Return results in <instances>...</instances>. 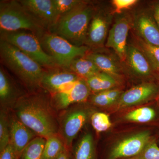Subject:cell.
Returning a JSON list of instances; mask_svg holds the SVG:
<instances>
[{"label": "cell", "mask_w": 159, "mask_h": 159, "mask_svg": "<svg viewBox=\"0 0 159 159\" xmlns=\"http://www.w3.org/2000/svg\"><path fill=\"white\" fill-rule=\"evenodd\" d=\"M128 69L135 76L141 78L156 77V74L148 59L136 47L132 44H128L126 58L124 63Z\"/></svg>", "instance_id": "2e32d148"}, {"label": "cell", "mask_w": 159, "mask_h": 159, "mask_svg": "<svg viewBox=\"0 0 159 159\" xmlns=\"http://www.w3.org/2000/svg\"><path fill=\"white\" fill-rule=\"evenodd\" d=\"M10 141L9 123L6 114L1 111L0 116V152L9 145Z\"/></svg>", "instance_id": "f1b7e54d"}, {"label": "cell", "mask_w": 159, "mask_h": 159, "mask_svg": "<svg viewBox=\"0 0 159 159\" xmlns=\"http://www.w3.org/2000/svg\"><path fill=\"white\" fill-rule=\"evenodd\" d=\"M138 0H113L112 1L114 10L112 13L120 14L122 11L129 9L136 5Z\"/></svg>", "instance_id": "1f68e13d"}, {"label": "cell", "mask_w": 159, "mask_h": 159, "mask_svg": "<svg viewBox=\"0 0 159 159\" xmlns=\"http://www.w3.org/2000/svg\"><path fill=\"white\" fill-rule=\"evenodd\" d=\"M74 159H97L93 138L90 133L85 134L78 142Z\"/></svg>", "instance_id": "603a6c76"}, {"label": "cell", "mask_w": 159, "mask_h": 159, "mask_svg": "<svg viewBox=\"0 0 159 159\" xmlns=\"http://www.w3.org/2000/svg\"><path fill=\"white\" fill-rule=\"evenodd\" d=\"M25 95L20 94L8 71L1 65L0 67V100L3 104L15 102Z\"/></svg>", "instance_id": "d6986e66"}, {"label": "cell", "mask_w": 159, "mask_h": 159, "mask_svg": "<svg viewBox=\"0 0 159 159\" xmlns=\"http://www.w3.org/2000/svg\"><path fill=\"white\" fill-rule=\"evenodd\" d=\"M92 115L91 111L85 107H76L68 111L64 115L61 122V131L68 148Z\"/></svg>", "instance_id": "9c48e42d"}, {"label": "cell", "mask_w": 159, "mask_h": 159, "mask_svg": "<svg viewBox=\"0 0 159 159\" xmlns=\"http://www.w3.org/2000/svg\"><path fill=\"white\" fill-rule=\"evenodd\" d=\"M14 107L17 119L38 136L47 139L57 134V122L43 94L25 95L15 102Z\"/></svg>", "instance_id": "6da1fadb"}, {"label": "cell", "mask_w": 159, "mask_h": 159, "mask_svg": "<svg viewBox=\"0 0 159 159\" xmlns=\"http://www.w3.org/2000/svg\"><path fill=\"white\" fill-rule=\"evenodd\" d=\"M108 18L97 9L89 26L85 46L89 49L102 48L108 36Z\"/></svg>", "instance_id": "9a60e30c"}, {"label": "cell", "mask_w": 159, "mask_h": 159, "mask_svg": "<svg viewBox=\"0 0 159 159\" xmlns=\"http://www.w3.org/2000/svg\"><path fill=\"white\" fill-rule=\"evenodd\" d=\"M91 93L85 80L80 79L70 89L52 95L51 103L57 110L65 109L73 104L85 102Z\"/></svg>", "instance_id": "4fadbf2b"}, {"label": "cell", "mask_w": 159, "mask_h": 159, "mask_svg": "<svg viewBox=\"0 0 159 159\" xmlns=\"http://www.w3.org/2000/svg\"><path fill=\"white\" fill-rule=\"evenodd\" d=\"M127 159H136L134 157H132V158H128Z\"/></svg>", "instance_id": "8d00e7d4"}, {"label": "cell", "mask_w": 159, "mask_h": 159, "mask_svg": "<svg viewBox=\"0 0 159 159\" xmlns=\"http://www.w3.org/2000/svg\"><path fill=\"white\" fill-rule=\"evenodd\" d=\"M156 116V112L153 108L143 107L129 112L124 118L129 122L145 123L153 121Z\"/></svg>", "instance_id": "484cf974"}, {"label": "cell", "mask_w": 159, "mask_h": 159, "mask_svg": "<svg viewBox=\"0 0 159 159\" xmlns=\"http://www.w3.org/2000/svg\"><path fill=\"white\" fill-rule=\"evenodd\" d=\"M68 69L85 80L101 72L93 61L84 56L74 59Z\"/></svg>", "instance_id": "7402d4cb"}, {"label": "cell", "mask_w": 159, "mask_h": 159, "mask_svg": "<svg viewBox=\"0 0 159 159\" xmlns=\"http://www.w3.org/2000/svg\"><path fill=\"white\" fill-rule=\"evenodd\" d=\"M136 159H159V147L154 139H152Z\"/></svg>", "instance_id": "f546056e"}, {"label": "cell", "mask_w": 159, "mask_h": 159, "mask_svg": "<svg viewBox=\"0 0 159 159\" xmlns=\"http://www.w3.org/2000/svg\"><path fill=\"white\" fill-rule=\"evenodd\" d=\"M46 140L43 137H35L23 151L20 159H42Z\"/></svg>", "instance_id": "d4e9b609"}, {"label": "cell", "mask_w": 159, "mask_h": 159, "mask_svg": "<svg viewBox=\"0 0 159 159\" xmlns=\"http://www.w3.org/2000/svg\"><path fill=\"white\" fill-rule=\"evenodd\" d=\"M97 9L89 2L83 1L71 11L61 16L48 31L74 45L85 46L89 26Z\"/></svg>", "instance_id": "7a4b0ae2"}, {"label": "cell", "mask_w": 159, "mask_h": 159, "mask_svg": "<svg viewBox=\"0 0 159 159\" xmlns=\"http://www.w3.org/2000/svg\"><path fill=\"white\" fill-rule=\"evenodd\" d=\"M91 92L94 93L118 88L120 80L115 77L100 72L85 80Z\"/></svg>", "instance_id": "44dd1931"}, {"label": "cell", "mask_w": 159, "mask_h": 159, "mask_svg": "<svg viewBox=\"0 0 159 159\" xmlns=\"http://www.w3.org/2000/svg\"><path fill=\"white\" fill-rule=\"evenodd\" d=\"M1 40L13 45L45 70L59 67L44 51L39 39L30 31H0Z\"/></svg>", "instance_id": "5b68a950"}, {"label": "cell", "mask_w": 159, "mask_h": 159, "mask_svg": "<svg viewBox=\"0 0 159 159\" xmlns=\"http://www.w3.org/2000/svg\"><path fill=\"white\" fill-rule=\"evenodd\" d=\"M0 31H27L39 39L47 31L19 1H1Z\"/></svg>", "instance_id": "277c9868"}, {"label": "cell", "mask_w": 159, "mask_h": 159, "mask_svg": "<svg viewBox=\"0 0 159 159\" xmlns=\"http://www.w3.org/2000/svg\"><path fill=\"white\" fill-rule=\"evenodd\" d=\"M79 79L77 75L68 69H48L43 75L41 87L53 95L72 88Z\"/></svg>", "instance_id": "8fae6325"}, {"label": "cell", "mask_w": 159, "mask_h": 159, "mask_svg": "<svg viewBox=\"0 0 159 159\" xmlns=\"http://www.w3.org/2000/svg\"><path fill=\"white\" fill-rule=\"evenodd\" d=\"M123 92L120 89L116 88L96 93L91 97V101L99 107H107L116 104Z\"/></svg>", "instance_id": "cb8c5ba5"}, {"label": "cell", "mask_w": 159, "mask_h": 159, "mask_svg": "<svg viewBox=\"0 0 159 159\" xmlns=\"http://www.w3.org/2000/svg\"><path fill=\"white\" fill-rule=\"evenodd\" d=\"M131 30L132 44L139 49L144 54L150 63L154 72L159 74V47L151 45L138 36Z\"/></svg>", "instance_id": "ffe728a7"}, {"label": "cell", "mask_w": 159, "mask_h": 159, "mask_svg": "<svg viewBox=\"0 0 159 159\" xmlns=\"http://www.w3.org/2000/svg\"><path fill=\"white\" fill-rule=\"evenodd\" d=\"M133 25V17L125 14L117 19L109 31L105 47L112 49L119 60L124 63L128 45L127 38Z\"/></svg>", "instance_id": "52a82bcc"}, {"label": "cell", "mask_w": 159, "mask_h": 159, "mask_svg": "<svg viewBox=\"0 0 159 159\" xmlns=\"http://www.w3.org/2000/svg\"><path fill=\"white\" fill-rule=\"evenodd\" d=\"M9 126V144L14 148L17 159H20L23 151L36 134L18 119L11 120Z\"/></svg>", "instance_id": "e0dca14e"}, {"label": "cell", "mask_w": 159, "mask_h": 159, "mask_svg": "<svg viewBox=\"0 0 159 159\" xmlns=\"http://www.w3.org/2000/svg\"><path fill=\"white\" fill-rule=\"evenodd\" d=\"M84 57L93 61L101 72L120 81L124 77L125 69L123 63L110 55L89 51Z\"/></svg>", "instance_id": "ac0fdd59"}, {"label": "cell", "mask_w": 159, "mask_h": 159, "mask_svg": "<svg viewBox=\"0 0 159 159\" xmlns=\"http://www.w3.org/2000/svg\"><path fill=\"white\" fill-rule=\"evenodd\" d=\"M65 148L62 141L56 135L46 140L42 159H56Z\"/></svg>", "instance_id": "4316f807"}, {"label": "cell", "mask_w": 159, "mask_h": 159, "mask_svg": "<svg viewBox=\"0 0 159 159\" xmlns=\"http://www.w3.org/2000/svg\"><path fill=\"white\" fill-rule=\"evenodd\" d=\"M152 11L154 19L159 29V1L154 4Z\"/></svg>", "instance_id": "836d02e7"}, {"label": "cell", "mask_w": 159, "mask_h": 159, "mask_svg": "<svg viewBox=\"0 0 159 159\" xmlns=\"http://www.w3.org/2000/svg\"><path fill=\"white\" fill-rule=\"evenodd\" d=\"M0 152V159H17L15 151L10 144Z\"/></svg>", "instance_id": "d6a6232c"}, {"label": "cell", "mask_w": 159, "mask_h": 159, "mask_svg": "<svg viewBox=\"0 0 159 159\" xmlns=\"http://www.w3.org/2000/svg\"><path fill=\"white\" fill-rule=\"evenodd\" d=\"M155 78L157 80V84L158 85L159 87L158 94L157 99H158V101L159 104V75H157L156 76Z\"/></svg>", "instance_id": "d590c367"}, {"label": "cell", "mask_w": 159, "mask_h": 159, "mask_svg": "<svg viewBox=\"0 0 159 159\" xmlns=\"http://www.w3.org/2000/svg\"><path fill=\"white\" fill-rule=\"evenodd\" d=\"M149 131L139 132L121 139L113 146L108 159L136 157L152 140Z\"/></svg>", "instance_id": "ba28073f"}, {"label": "cell", "mask_w": 159, "mask_h": 159, "mask_svg": "<svg viewBox=\"0 0 159 159\" xmlns=\"http://www.w3.org/2000/svg\"><path fill=\"white\" fill-rule=\"evenodd\" d=\"M44 51L53 58L57 66L68 69L77 57L85 56L90 49L87 46L74 45L63 38L47 31L39 39Z\"/></svg>", "instance_id": "8992f818"}, {"label": "cell", "mask_w": 159, "mask_h": 159, "mask_svg": "<svg viewBox=\"0 0 159 159\" xmlns=\"http://www.w3.org/2000/svg\"><path fill=\"white\" fill-rule=\"evenodd\" d=\"M133 30L146 43L159 47V29L152 11H144L133 18Z\"/></svg>", "instance_id": "5bb4252c"}, {"label": "cell", "mask_w": 159, "mask_h": 159, "mask_svg": "<svg viewBox=\"0 0 159 159\" xmlns=\"http://www.w3.org/2000/svg\"><path fill=\"white\" fill-rule=\"evenodd\" d=\"M1 62L23 83L29 90L41 87L45 69L9 43L0 40Z\"/></svg>", "instance_id": "3957f363"}, {"label": "cell", "mask_w": 159, "mask_h": 159, "mask_svg": "<svg viewBox=\"0 0 159 159\" xmlns=\"http://www.w3.org/2000/svg\"><path fill=\"white\" fill-rule=\"evenodd\" d=\"M56 159H71L70 157L67 150L65 148Z\"/></svg>", "instance_id": "e575fe53"}, {"label": "cell", "mask_w": 159, "mask_h": 159, "mask_svg": "<svg viewBox=\"0 0 159 159\" xmlns=\"http://www.w3.org/2000/svg\"><path fill=\"white\" fill-rule=\"evenodd\" d=\"M82 2L83 1L80 0H53L59 17L71 11Z\"/></svg>", "instance_id": "4dcf8cb0"}, {"label": "cell", "mask_w": 159, "mask_h": 159, "mask_svg": "<svg viewBox=\"0 0 159 159\" xmlns=\"http://www.w3.org/2000/svg\"><path fill=\"white\" fill-rule=\"evenodd\" d=\"M34 19L48 31L57 22V14L53 0H19Z\"/></svg>", "instance_id": "7c38bea8"}, {"label": "cell", "mask_w": 159, "mask_h": 159, "mask_svg": "<svg viewBox=\"0 0 159 159\" xmlns=\"http://www.w3.org/2000/svg\"><path fill=\"white\" fill-rule=\"evenodd\" d=\"M157 83L145 81L123 92L116 103L118 110L131 107L156 99L158 94Z\"/></svg>", "instance_id": "30bf717a"}, {"label": "cell", "mask_w": 159, "mask_h": 159, "mask_svg": "<svg viewBox=\"0 0 159 159\" xmlns=\"http://www.w3.org/2000/svg\"><path fill=\"white\" fill-rule=\"evenodd\" d=\"M91 124L97 133H101L108 130L112 124L108 115L103 112H97L91 115Z\"/></svg>", "instance_id": "83f0119b"}]
</instances>
